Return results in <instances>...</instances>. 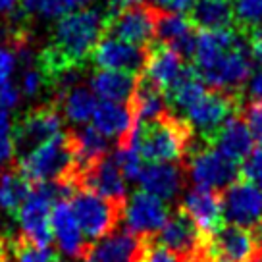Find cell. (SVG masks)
Instances as JSON below:
<instances>
[{
    "instance_id": "cell-1",
    "label": "cell",
    "mask_w": 262,
    "mask_h": 262,
    "mask_svg": "<svg viewBox=\"0 0 262 262\" xmlns=\"http://www.w3.org/2000/svg\"><path fill=\"white\" fill-rule=\"evenodd\" d=\"M191 60V68L205 85L231 95L241 93L254 70L251 49L233 27L199 33Z\"/></svg>"
},
{
    "instance_id": "cell-2",
    "label": "cell",
    "mask_w": 262,
    "mask_h": 262,
    "mask_svg": "<svg viewBox=\"0 0 262 262\" xmlns=\"http://www.w3.org/2000/svg\"><path fill=\"white\" fill-rule=\"evenodd\" d=\"M193 133L187 123L173 114L133 123L129 133L118 143L137 148L145 162H181L189 152Z\"/></svg>"
},
{
    "instance_id": "cell-3",
    "label": "cell",
    "mask_w": 262,
    "mask_h": 262,
    "mask_svg": "<svg viewBox=\"0 0 262 262\" xmlns=\"http://www.w3.org/2000/svg\"><path fill=\"white\" fill-rule=\"evenodd\" d=\"M17 170L31 183L64 181L70 187H79V170L75 162L74 143L70 133H58L52 139L17 158Z\"/></svg>"
},
{
    "instance_id": "cell-4",
    "label": "cell",
    "mask_w": 262,
    "mask_h": 262,
    "mask_svg": "<svg viewBox=\"0 0 262 262\" xmlns=\"http://www.w3.org/2000/svg\"><path fill=\"white\" fill-rule=\"evenodd\" d=\"M185 176L193 187L224 191L239 176V164L222 155L208 141L193 137L185 156Z\"/></svg>"
},
{
    "instance_id": "cell-5",
    "label": "cell",
    "mask_w": 262,
    "mask_h": 262,
    "mask_svg": "<svg viewBox=\"0 0 262 262\" xmlns=\"http://www.w3.org/2000/svg\"><path fill=\"white\" fill-rule=\"evenodd\" d=\"M72 208L87 239H100L112 233L122 218V205L85 187L72 193Z\"/></svg>"
},
{
    "instance_id": "cell-6",
    "label": "cell",
    "mask_w": 262,
    "mask_h": 262,
    "mask_svg": "<svg viewBox=\"0 0 262 262\" xmlns=\"http://www.w3.org/2000/svg\"><path fill=\"white\" fill-rule=\"evenodd\" d=\"M239 106H241L239 95H231L226 91L206 89L196 98L195 104L187 108V112L181 116L180 120L187 123L193 137L210 141V137L222 127V123L228 118H231Z\"/></svg>"
},
{
    "instance_id": "cell-7",
    "label": "cell",
    "mask_w": 262,
    "mask_h": 262,
    "mask_svg": "<svg viewBox=\"0 0 262 262\" xmlns=\"http://www.w3.org/2000/svg\"><path fill=\"white\" fill-rule=\"evenodd\" d=\"M199 254L210 262H258L260 249L251 229L224 224L205 235Z\"/></svg>"
},
{
    "instance_id": "cell-8",
    "label": "cell",
    "mask_w": 262,
    "mask_h": 262,
    "mask_svg": "<svg viewBox=\"0 0 262 262\" xmlns=\"http://www.w3.org/2000/svg\"><path fill=\"white\" fill-rule=\"evenodd\" d=\"M62 131V114L54 104H42L31 108L12 127V139L17 158L29 155L33 148L52 139Z\"/></svg>"
},
{
    "instance_id": "cell-9",
    "label": "cell",
    "mask_w": 262,
    "mask_h": 262,
    "mask_svg": "<svg viewBox=\"0 0 262 262\" xmlns=\"http://www.w3.org/2000/svg\"><path fill=\"white\" fill-rule=\"evenodd\" d=\"M168 218L170 205L143 189L131 193L122 205V220L125 229L135 237L148 239L150 235L158 233Z\"/></svg>"
},
{
    "instance_id": "cell-10",
    "label": "cell",
    "mask_w": 262,
    "mask_h": 262,
    "mask_svg": "<svg viewBox=\"0 0 262 262\" xmlns=\"http://www.w3.org/2000/svg\"><path fill=\"white\" fill-rule=\"evenodd\" d=\"M158 10L145 4H131L114 10L106 21V35L118 37L137 47L147 49L156 37Z\"/></svg>"
},
{
    "instance_id": "cell-11",
    "label": "cell",
    "mask_w": 262,
    "mask_h": 262,
    "mask_svg": "<svg viewBox=\"0 0 262 262\" xmlns=\"http://www.w3.org/2000/svg\"><path fill=\"white\" fill-rule=\"evenodd\" d=\"M226 224L253 229L262 222V193L247 180L233 181L220 196Z\"/></svg>"
},
{
    "instance_id": "cell-12",
    "label": "cell",
    "mask_w": 262,
    "mask_h": 262,
    "mask_svg": "<svg viewBox=\"0 0 262 262\" xmlns=\"http://www.w3.org/2000/svg\"><path fill=\"white\" fill-rule=\"evenodd\" d=\"M91 60L100 70H116V72L139 75L145 70L147 49L106 35L97 42V47L91 54Z\"/></svg>"
},
{
    "instance_id": "cell-13",
    "label": "cell",
    "mask_w": 262,
    "mask_h": 262,
    "mask_svg": "<svg viewBox=\"0 0 262 262\" xmlns=\"http://www.w3.org/2000/svg\"><path fill=\"white\" fill-rule=\"evenodd\" d=\"M143 72L147 79L168 93L191 72V66L183 62V56L178 50L158 41L156 45L150 42L147 47V62Z\"/></svg>"
},
{
    "instance_id": "cell-14",
    "label": "cell",
    "mask_w": 262,
    "mask_h": 262,
    "mask_svg": "<svg viewBox=\"0 0 262 262\" xmlns=\"http://www.w3.org/2000/svg\"><path fill=\"white\" fill-rule=\"evenodd\" d=\"M185 180L187 176L180 162H145L137 181L143 191L170 205L183 195Z\"/></svg>"
},
{
    "instance_id": "cell-15",
    "label": "cell",
    "mask_w": 262,
    "mask_h": 262,
    "mask_svg": "<svg viewBox=\"0 0 262 262\" xmlns=\"http://www.w3.org/2000/svg\"><path fill=\"white\" fill-rule=\"evenodd\" d=\"M50 224H52V237L56 239L60 251L70 258L83 260V256L87 254L91 245L87 243V237L79 228V222L75 218L70 201L58 199L52 205Z\"/></svg>"
},
{
    "instance_id": "cell-16",
    "label": "cell",
    "mask_w": 262,
    "mask_h": 262,
    "mask_svg": "<svg viewBox=\"0 0 262 262\" xmlns=\"http://www.w3.org/2000/svg\"><path fill=\"white\" fill-rule=\"evenodd\" d=\"M180 210L195 222L203 235H208L224 226L222 201L216 191L203 187H189L180 196Z\"/></svg>"
},
{
    "instance_id": "cell-17",
    "label": "cell",
    "mask_w": 262,
    "mask_h": 262,
    "mask_svg": "<svg viewBox=\"0 0 262 262\" xmlns=\"http://www.w3.org/2000/svg\"><path fill=\"white\" fill-rule=\"evenodd\" d=\"M203 239H205V235L195 226V222L181 210L170 214L164 228L158 231V243L172 249L173 253L183 256L185 260L199 256L201 247H203Z\"/></svg>"
},
{
    "instance_id": "cell-18",
    "label": "cell",
    "mask_w": 262,
    "mask_h": 262,
    "mask_svg": "<svg viewBox=\"0 0 262 262\" xmlns=\"http://www.w3.org/2000/svg\"><path fill=\"white\" fill-rule=\"evenodd\" d=\"M127 180L120 166L116 162L114 155H106L89 170H85L79 178V187L91 189L98 195L106 196L116 203H123L127 195Z\"/></svg>"
},
{
    "instance_id": "cell-19",
    "label": "cell",
    "mask_w": 262,
    "mask_h": 262,
    "mask_svg": "<svg viewBox=\"0 0 262 262\" xmlns=\"http://www.w3.org/2000/svg\"><path fill=\"white\" fill-rule=\"evenodd\" d=\"M195 25L185 14L173 12H158L156 19V39L173 50H178L183 58H191L196 45Z\"/></svg>"
},
{
    "instance_id": "cell-20",
    "label": "cell",
    "mask_w": 262,
    "mask_h": 262,
    "mask_svg": "<svg viewBox=\"0 0 262 262\" xmlns=\"http://www.w3.org/2000/svg\"><path fill=\"white\" fill-rule=\"evenodd\" d=\"M139 237L125 231H112L89 247L83 262H135L141 249Z\"/></svg>"
},
{
    "instance_id": "cell-21",
    "label": "cell",
    "mask_w": 262,
    "mask_h": 262,
    "mask_svg": "<svg viewBox=\"0 0 262 262\" xmlns=\"http://www.w3.org/2000/svg\"><path fill=\"white\" fill-rule=\"evenodd\" d=\"M208 143L237 164L243 162L254 148L253 133L247 127L245 120L237 116H231L222 123V127L210 137Z\"/></svg>"
},
{
    "instance_id": "cell-22",
    "label": "cell",
    "mask_w": 262,
    "mask_h": 262,
    "mask_svg": "<svg viewBox=\"0 0 262 262\" xmlns=\"http://www.w3.org/2000/svg\"><path fill=\"white\" fill-rule=\"evenodd\" d=\"M139 77L127 72H116V70H98L91 77V91L97 95L100 100H110V102H129L135 87H137Z\"/></svg>"
},
{
    "instance_id": "cell-23",
    "label": "cell",
    "mask_w": 262,
    "mask_h": 262,
    "mask_svg": "<svg viewBox=\"0 0 262 262\" xmlns=\"http://www.w3.org/2000/svg\"><path fill=\"white\" fill-rule=\"evenodd\" d=\"M133 112L122 102L100 100L93 114V127H97L108 139H122L133 127Z\"/></svg>"
},
{
    "instance_id": "cell-24",
    "label": "cell",
    "mask_w": 262,
    "mask_h": 262,
    "mask_svg": "<svg viewBox=\"0 0 262 262\" xmlns=\"http://www.w3.org/2000/svg\"><path fill=\"white\" fill-rule=\"evenodd\" d=\"M129 102L133 118L137 122H148V120H156L160 116L168 114L166 112V106H168L166 93L147 77H139Z\"/></svg>"
},
{
    "instance_id": "cell-25",
    "label": "cell",
    "mask_w": 262,
    "mask_h": 262,
    "mask_svg": "<svg viewBox=\"0 0 262 262\" xmlns=\"http://www.w3.org/2000/svg\"><path fill=\"white\" fill-rule=\"evenodd\" d=\"M189 19L201 31L226 29L233 25V0H196Z\"/></svg>"
},
{
    "instance_id": "cell-26",
    "label": "cell",
    "mask_w": 262,
    "mask_h": 262,
    "mask_svg": "<svg viewBox=\"0 0 262 262\" xmlns=\"http://www.w3.org/2000/svg\"><path fill=\"white\" fill-rule=\"evenodd\" d=\"M56 102L72 123H87L93 120L95 108L98 104L97 95L85 85H70L68 89L60 91Z\"/></svg>"
},
{
    "instance_id": "cell-27",
    "label": "cell",
    "mask_w": 262,
    "mask_h": 262,
    "mask_svg": "<svg viewBox=\"0 0 262 262\" xmlns=\"http://www.w3.org/2000/svg\"><path fill=\"white\" fill-rule=\"evenodd\" d=\"M74 143L75 162L79 170V178L85 170L108 155V137H104L97 127H83L79 131H70Z\"/></svg>"
},
{
    "instance_id": "cell-28",
    "label": "cell",
    "mask_w": 262,
    "mask_h": 262,
    "mask_svg": "<svg viewBox=\"0 0 262 262\" xmlns=\"http://www.w3.org/2000/svg\"><path fill=\"white\" fill-rule=\"evenodd\" d=\"M33 183L19 170H10L0 178V210L16 214L29 196Z\"/></svg>"
},
{
    "instance_id": "cell-29",
    "label": "cell",
    "mask_w": 262,
    "mask_h": 262,
    "mask_svg": "<svg viewBox=\"0 0 262 262\" xmlns=\"http://www.w3.org/2000/svg\"><path fill=\"white\" fill-rule=\"evenodd\" d=\"M6 262H60L58 254L45 245L21 237L6 243Z\"/></svg>"
},
{
    "instance_id": "cell-30",
    "label": "cell",
    "mask_w": 262,
    "mask_h": 262,
    "mask_svg": "<svg viewBox=\"0 0 262 262\" xmlns=\"http://www.w3.org/2000/svg\"><path fill=\"white\" fill-rule=\"evenodd\" d=\"M233 24L245 37L262 31V0H233Z\"/></svg>"
},
{
    "instance_id": "cell-31",
    "label": "cell",
    "mask_w": 262,
    "mask_h": 262,
    "mask_svg": "<svg viewBox=\"0 0 262 262\" xmlns=\"http://www.w3.org/2000/svg\"><path fill=\"white\" fill-rule=\"evenodd\" d=\"M19 12L27 17L60 19L68 14L64 0H19Z\"/></svg>"
},
{
    "instance_id": "cell-32",
    "label": "cell",
    "mask_w": 262,
    "mask_h": 262,
    "mask_svg": "<svg viewBox=\"0 0 262 262\" xmlns=\"http://www.w3.org/2000/svg\"><path fill=\"white\" fill-rule=\"evenodd\" d=\"M114 158L120 170L123 172L125 180L127 181H137L139 180V173L145 166V160L143 156L137 152V148H133L131 145H125V143H118V148L114 152Z\"/></svg>"
},
{
    "instance_id": "cell-33",
    "label": "cell",
    "mask_w": 262,
    "mask_h": 262,
    "mask_svg": "<svg viewBox=\"0 0 262 262\" xmlns=\"http://www.w3.org/2000/svg\"><path fill=\"white\" fill-rule=\"evenodd\" d=\"M135 262H189L183 256H180L178 253H173L172 249L164 247L158 241H148L145 239L141 243L139 254Z\"/></svg>"
},
{
    "instance_id": "cell-34",
    "label": "cell",
    "mask_w": 262,
    "mask_h": 262,
    "mask_svg": "<svg viewBox=\"0 0 262 262\" xmlns=\"http://www.w3.org/2000/svg\"><path fill=\"white\" fill-rule=\"evenodd\" d=\"M239 173L243 176V180L253 183L254 187L262 193V145L251 150V155L239 166Z\"/></svg>"
},
{
    "instance_id": "cell-35",
    "label": "cell",
    "mask_w": 262,
    "mask_h": 262,
    "mask_svg": "<svg viewBox=\"0 0 262 262\" xmlns=\"http://www.w3.org/2000/svg\"><path fill=\"white\" fill-rule=\"evenodd\" d=\"M16 155L14 139H12V120L6 108L0 106V164L12 160Z\"/></svg>"
},
{
    "instance_id": "cell-36",
    "label": "cell",
    "mask_w": 262,
    "mask_h": 262,
    "mask_svg": "<svg viewBox=\"0 0 262 262\" xmlns=\"http://www.w3.org/2000/svg\"><path fill=\"white\" fill-rule=\"evenodd\" d=\"M42 89H49V83L42 77V74L39 72V68L33 64L24 68V74H21V95L25 97H37Z\"/></svg>"
},
{
    "instance_id": "cell-37",
    "label": "cell",
    "mask_w": 262,
    "mask_h": 262,
    "mask_svg": "<svg viewBox=\"0 0 262 262\" xmlns=\"http://www.w3.org/2000/svg\"><path fill=\"white\" fill-rule=\"evenodd\" d=\"M243 120H245L247 127L253 133L254 143L262 145V100L247 102L245 112H243Z\"/></svg>"
},
{
    "instance_id": "cell-38",
    "label": "cell",
    "mask_w": 262,
    "mask_h": 262,
    "mask_svg": "<svg viewBox=\"0 0 262 262\" xmlns=\"http://www.w3.org/2000/svg\"><path fill=\"white\" fill-rule=\"evenodd\" d=\"M17 66V52L16 47H0V87L10 81Z\"/></svg>"
},
{
    "instance_id": "cell-39",
    "label": "cell",
    "mask_w": 262,
    "mask_h": 262,
    "mask_svg": "<svg viewBox=\"0 0 262 262\" xmlns=\"http://www.w3.org/2000/svg\"><path fill=\"white\" fill-rule=\"evenodd\" d=\"M196 0H152V6L158 12H173V14H185L193 8Z\"/></svg>"
},
{
    "instance_id": "cell-40",
    "label": "cell",
    "mask_w": 262,
    "mask_h": 262,
    "mask_svg": "<svg viewBox=\"0 0 262 262\" xmlns=\"http://www.w3.org/2000/svg\"><path fill=\"white\" fill-rule=\"evenodd\" d=\"M19 97H21V91L17 89L14 83H4L2 87H0V106L2 108H14L17 106V102H19Z\"/></svg>"
},
{
    "instance_id": "cell-41",
    "label": "cell",
    "mask_w": 262,
    "mask_h": 262,
    "mask_svg": "<svg viewBox=\"0 0 262 262\" xmlns=\"http://www.w3.org/2000/svg\"><path fill=\"white\" fill-rule=\"evenodd\" d=\"M249 41H251V56H253V60L256 64L262 66V31L258 35L251 37Z\"/></svg>"
},
{
    "instance_id": "cell-42",
    "label": "cell",
    "mask_w": 262,
    "mask_h": 262,
    "mask_svg": "<svg viewBox=\"0 0 262 262\" xmlns=\"http://www.w3.org/2000/svg\"><path fill=\"white\" fill-rule=\"evenodd\" d=\"M91 2H95V0H64V4H66V8H68V12L87 8Z\"/></svg>"
},
{
    "instance_id": "cell-43",
    "label": "cell",
    "mask_w": 262,
    "mask_h": 262,
    "mask_svg": "<svg viewBox=\"0 0 262 262\" xmlns=\"http://www.w3.org/2000/svg\"><path fill=\"white\" fill-rule=\"evenodd\" d=\"M17 4H19V0H0V16L12 14Z\"/></svg>"
},
{
    "instance_id": "cell-44",
    "label": "cell",
    "mask_w": 262,
    "mask_h": 262,
    "mask_svg": "<svg viewBox=\"0 0 262 262\" xmlns=\"http://www.w3.org/2000/svg\"><path fill=\"white\" fill-rule=\"evenodd\" d=\"M116 8H123V6H131V4H145V0H110Z\"/></svg>"
},
{
    "instance_id": "cell-45",
    "label": "cell",
    "mask_w": 262,
    "mask_h": 262,
    "mask_svg": "<svg viewBox=\"0 0 262 262\" xmlns=\"http://www.w3.org/2000/svg\"><path fill=\"white\" fill-rule=\"evenodd\" d=\"M189 262H210V260H206V258H203V256L199 254V256H195V258H191Z\"/></svg>"
},
{
    "instance_id": "cell-46",
    "label": "cell",
    "mask_w": 262,
    "mask_h": 262,
    "mask_svg": "<svg viewBox=\"0 0 262 262\" xmlns=\"http://www.w3.org/2000/svg\"><path fill=\"white\" fill-rule=\"evenodd\" d=\"M258 262H262V256H260V258H258Z\"/></svg>"
}]
</instances>
